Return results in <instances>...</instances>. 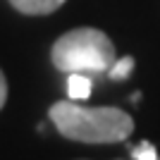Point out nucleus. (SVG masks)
<instances>
[{"instance_id":"nucleus-1","label":"nucleus","mask_w":160,"mask_h":160,"mask_svg":"<svg viewBox=\"0 0 160 160\" xmlns=\"http://www.w3.org/2000/svg\"><path fill=\"white\" fill-rule=\"evenodd\" d=\"M48 117L60 136L79 143H120L134 132V120L120 108H84L58 100L50 105Z\"/></svg>"},{"instance_id":"nucleus-2","label":"nucleus","mask_w":160,"mask_h":160,"mask_svg":"<svg viewBox=\"0 0 160 160\" xmlns=\"http://www.w3.org/2000/svg\"><path fill=\"white\" fill-rule=\"evenodd\" d=\"M50 60L60 72H108L115 65L110 36L93 27H79L62 33L50 48Z\"/></svg>"},{"instance_id":"nucleus-3","label":"nucleus","mask_w":160,"mask_h":160,"mask_svg":"<svg viewBox=\"0 0 160 160\" xmlns=\"http://www.w3.org/2000/svg\"><path fill=\"white\" fill-rule=\"evenodd\" d=\"M67 0H10V5L22 14H31V17H41V14H50L55 10H60Z\"/></svg>"},{"instance_id":"nucleus-4","label":"nucleus","mask_w":160,"mask_h":160,"mask_svg":"<svg viewBox=\"0 0 160 160\" xmlns=\"http://www.w3.org/2000/svg\"><path fill=\"white\" fill-rule=\"evenodd\" d=\"M93 86H91V81L84 77V72H72L67 77V96L72 100H84L91 96Z\"/></svg>"},{"instance_id":"nucleus-5","label":"nucleus","mask_w":160,"mask_h":160,"mask_svg":"<svg viewBox=\"0 0 160 160\" xmlns=\"http://www.w3.org/2000/svg\"><path fill=\"white\" fill-rule=\"evenodd\" d=\"M132 72H134V58H132V55L122 58V60H115V65L108 69V74H110V79H112V81L127 79Z\"/></svg>"},{"instance_id":"nucleus-6","label":"nucleus","mask_w":160,"mask_h":160,"mask_svg":"<svg viewBox=\"0 0 160 160\" xmlns=\"http://www.w3.org/2000/svg\"><path fill=\"white\" fill-rule=\"evenodd\" d=\"M132 158L134 160H160L153 143H148V141H141L136 148H132Z\"/></svg>"},{"instance_id":"nucleus-7","label":"nucleus","mask_w":160,"mask_h":160,"mask_svg":"<svg viewBox=\"0 0 160 160\" xmlns=\"http://www.w3.org/2000/svg\"><path fill=\"white\" fill-rule=\"evenodd\" d=\"M5 103H7V79L2 74V69H0V110L5 108Z\"/></svg>"}]
</instances>
